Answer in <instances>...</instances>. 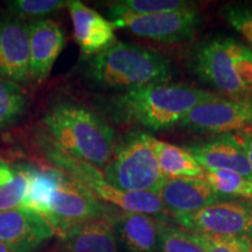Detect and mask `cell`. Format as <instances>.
<instances>
[{"mask_svg":"<svg viewBox=\"0 0 252 252\" xmlns=\"http://www.w3.org/2000/svg\"><path fill=\"white\" fill-rule=\"evenodd\" d=\"M48 137L60 149L81 161L105 168L117 146L113 128L81 104L59 102L43 115Z\"/></svg>","mask_w":252,"mask_h":252,"instance_id":"obj_1","label":"cell"},{"mask_svg":"<svg viewBox=\"0 0 252 252\" xmlns=\"http://www.w3.org/2000/svg\"><path fill=\"white\" fill-rule=\"evenodd\" d=\"M217 94L184 83H157L119 94L111 100L119 121L151 131L168 130L198 104Z\"/></svg>","mask_w":252,"mask_h":252,"instance_id":"obj_2","label":"cell"},{"mask_svg":"<svg viewBox=\"0 0 252 252\" xmlns=\"http://www.w3.org/2000/svg\"><path fill=\"white\" fill-rule=\"evenodd\" d=\"M84 75L94 87L123 94L171 82L174 70L168 60L153 50L117 41L104 52L90 56Z\"/></svg>","mask_w":252,"mask_h":252,"instance_id":"obj_3","label":"cell"},{"mask_svg":"<svg viewBox=\"0 0 252 252\" xmlns=\"http://www.w3.org/2000/svg\"><path fill=\"white\" fill-rule=\"evenodd\" d=\"M191 67L203 82L234 97L252 91V49L234 37L214 36L193 50Z\"/></svg>","mask_w":252,"mask_h":252,"instance_id":"obj_4","label":"cell"},{"mask_svg":"<svg viewBox=\"0 0 252 252\" xmlns=\"http://www.w3.org/2000/svg\"><path fill=\"white\" fill-rule=\"evenodd\" d=\"M39 147L50 163L55 168L83 185L99 201H104L119 208L124 213L161 215L167 214L161 198L152 191H123L113 187L106 181L105 176L99 168L86 161L72 158L60 149L48 135L42 137Z\"/></svg>","mask_w":252,"mask_h":252,"instance_id":"obj_5","label":"cell"},{"mask_svg":"<svg viewBox=\"0 0 252 252\" xmlns=\"http://www.w3.org/2000/svg\"><path fill=\"white\" fill-rule=\"evenodd\" d=\"M150 138L145 132H131L117 144L103 173L110 185L123 191L157 194L166 178L160 171Z\"/></svg>","mask_w":252,"mask_h":252,"instance_id":"obj_6","label":"cell"},{"mask_svg":"<svg viewBox=\"0 0 252 252\" xmlns=\"http://www.w3.org/2000/svg\"><path fill=\"white\" fill-rule=\"evenodd\" d=\"M109 15L115 27L126 28L134 35L166 45L191 40L200 25L195 7L171 13L137 15L111 4Z\"/></svg>","mask_w":252,"mask_h":252,"instance_id":"obj_7","label":"cell"},{"mask_svg":"<svg viewBox=\"0 0 252 252\" xmlns=\"http://www.w3.org/2000/svg\"><path fill=\"white\" fill-rule=\"evenodd\" d=\"M54 235L62 237L69 229L86 220L109 219L106 207L89 189L63 173L61 180L49 198L45 215Z\"/></svg>","mask_w":252,"mask_h":252,"instance_id":"obj_8","label":"cell"},{"mask_svg":"<svg viewBox=\"0 0 252 252\" xmlns=\"http://www.w3.org/2000/svg\"><path fill=\"white\" fill-rule=\"evenodd\" d=\"M193 234L252 239V204L239 201H216L197 212L173 216Z\"/></svg>","mask_w":252,"mask_h":252,"instance_id":"obj_9","label":"cell"},{"mask_svg":"<svg viewBox=\"0 0 252 252\" xmlns=\"http://www.w3.org/2000/svg\"><path fill=\"white\" fill-rule=\"evenodd\" d=\"M180 125L210 133L244 130L252 126V97L228 99L216 96L191 109Z\"/></svg>","mask_w":252,"mask_h":252,"instance_id":"obj_10","label":"cell"},{"mask_svg":"<svg viewBox=\"0 0 252 252\" xmlns=\"http://www.w3.org/2000/svg\"><path fill=\"white\" fill-rule=\"evenodd\" d=\"M0 77L27 86L30 74V28L23 18L0 13Z\"/></svg>","mask_w":252,"mask_h":252,"instance_id":"obj_11","label":"cell"},{"mask_svg":"<svg viewBox=\"0 0 252 252\" xmlns=\"http://www.w3.org/2000/svg\"><path fill=\"white\" fill-rule=\"evenodd\" d=\"M53 236L52 226L39 213L26 208L0 212V242L13 252H35Z\"/></svg>","mask_w":252,"mask_h":252,"instance_id":"obj_12","label":"cell"},{"mask_svg":"<svg viewBox=\"0 0 252 252\" xmlns=\"http://www.w3.org/2000/svg\"><path fill=\"white\" fill-rule=\"evenodd\" d=\"M30 28V74L31 81L41 83L48 77L53 65L65 45L62 27L49 19H36Z\"/></svg>","mask_w":252,"mask_h":252,"instance_id":"obj_13","label":"cell"},{"mask_svg":"<svg viewBox=\"0 0 252 252\" xmlns=\"http://www.w3.org/2000/svg\"><path fill=\"white\" fill-rule=\"evenodd\" d=\"M74 36L81 52L94 56L117 42L115 25L78 0L68 1Z\"/></svg>","mask_w":252,"mask_h":252,"instance_id":"obj_14","label":"cell"},{"mask_svg":"<svg viewBox=\"0 0 252 252\" xmlns=\"http://www.w3.org/2000/svg\"><path fill=\"white\" fill-rule=\"evenodd\" d=\"M189 152L203 167L209 171L235 172L252 180V172L247 157L234 134H224L214 139L186 146Z\"/></svg>","mask_w":252,"mask_h":252,"instance_id":"obj_15","label":"cell"},{"mask_svg":"<svg viewBox=\"0 0 252 252\" xmlns=\"http://www.w3.org/2000/svg\"><path fill=\"white\" fill-rule=\"evenodd\" d=\"M157 194L172 216L197 212L219 201L204 179H166Z\"/></svg>","mask_w":252,"mask_h":252,"instance_id":"obj_16","label":"cell"},{"mask_svg":"<svg viewBox=\"0 0 252 252\" xmlns=\"http://www.w3.org/2000/svg\"><path fill=\"white\" fill-rule=\"evenodd\" d=\"M61 252H118L115 226L109 219H94L72 226L60 237Z\"/></svg>","mask_w":252,"mask_h":252,"instance_id":"obj_17","label":"cell"},{"mask_svg":"<svg viewBox=\"0 0 252 252\" xmlns=\"http://www.w3.org/2000/svg\"><path fill=\"white\" fill-rule=\"evenodd\" d=\"M112 220L122 242L131 252H156L163 225L156 216L123 212Z\"/></svg>","mask_w":252,"mask_h":252,"instance_id":"obj_18","label":"cell"},{"mask_svg":"<svg viewBox=\"0 0 252 252\" xmlns=\"http://www.w3.org/2000/svg\"><path fill=\"white\" fill-rule=\"evenodd\" d=\"M151 146L166 179H203L206 171L186 147L165 143L151 135Z\"/></svg>","mask_w":252,"mask_h":252,"instance_id":"obj_19","label":"cell"},{"mask_svg":"<svg viewBox=\"0 0 252 252\" xmlns=\"http://www.w3.org/2000/svg\"><path fill=\"white\" fill-rule=\"evenodd\" d=\"M30 184L23 208L39 213L45 217L48 210L49 198L61 180L63 172L52 167H35L28 165Z\"/></svg>","mask_w":252,"mask_h":252,"instance_id":"obj_20","label":"cell"},{"mask_svg":"<svg viewBox=\"0 0 252 252\" xmlns=\"http://www.w3.org/2000/svg\"><path fill=\"white\" fill-rule=\"evenodd\" d=\"M204 180L217 196L234 197L252 204V180L235 172L209 171L204 173Z\"/></svg>","mask_w":252,"mask_h":252,"instance_id":"obj_21","label":"cell"},{"mask_svg":"<svg viewBox=\"0 0 252 252\" xmlns=\"http://www.w3.org/2000/svg\"><path fill=\"white\" fill-rule=\"evenodd\" d=\"M27 94L23 87L0 77V131L14 124L24 115Z\"/></svg>","mask_w":252,"mask_h":252,"instance_id":"obj_22","label":"cell"},{"mask_svg":"<svg viewBox=\"0 0 252 252\" xmlns=\"http://www.w3.org/2000/svg\"><path fill=\"white\" fill-rule=\"evenodd\" d=\"M30 184L28 165L13 167V178L0 187V212L23 208Z\"/></svg>","mask_w":252,"mask_h":252,"instance_id":"obj_23","label":"cell"},{"mask_svg":"<svg viewBox=\"0 0 252 252\" xmlns=\"http://www.w3.org/2000/svg\"><path fill=\"white\" fill-rule=\"evenodd\" d=\"M112 4L137 15L171 13L195 7L193 4L185 0H121Z\"/></svg>","mask_w":252,"mask_h":252,"instance_id":"obj_24","label":"cell"},{"mask_svg":"<svg viewBox=\"0 0 252 252\" xmlns=\"http://www.w3.org/2000/svg\"><path fill=\"white\" fill-rule=\"evenodd\" d=\"M64 0H9L6 2L8 13L19 18L46 17L63 7H67Z\"/></svg>","mask_w":252,"mask_h":252,"instance_id":"obj_25","label":"cell"},{"mask_svg":"<svg viewBox=\"0 0 252 252\" xmlns=\"http://www.w3.org/2000/svg\"><path fill=\"white\" fill-rule=\"evenodd\" d=\"M162 252H206L191 232L162 225L160 235Z\"/></svg>","mask_w":252,"mask_h":252,"instance_id":"obj_26","label":"cell"},{"mask_svg":"<svg viewBox=\"0 0 252 252\" xmlns=\"http://www.w3.org/2000/svg\"><path fill=\"white\" fill-rule=\"evenodd\" d=\"M193 235L206 252H252V239L216 235Z\"/></svg>","mask_w":252,"mask_h":252,"instance_id":"obj_27","label":"cell"},{"mask_svg":"<svg viewBox=\"0 0 252 252\" xmlns=\"http://www.w3.org/2000/svg\"><path fill=\"white\" fill-rule=\"evenodd\" d=\"M222 15L252 47V5L226 6L222 9Z\"/></svg>","mask_w":252,"mask_h":252,"instance_id":"obj_28","label":"cell"},{"mask_svg":"<svg viewBox=\"0 0 252 252\" xmlns=\"http://www.w3.org/2000/svg\"><path fill=\"white\" fill-rule=\"evenodd\" d=\"M234 137L247 157V160L252 172V128L248 127L244 130L237 131L234 133Z\"/></svg>","mask_w":252,"mask_h":252,"instance_id":"obj_29","label":"cell"},{"mask_svg":"<svg viewBox=\"0 0 252 252\" xmlns=\"http://www.w3.org/2000/svg\"><path fill=\"white\" fill-rule=\"evenodd\" d=\"M13 178V167L0 158V187Z\"/></svg>","mask_w":252,"mask_h":252,"instance_id":"obj_30","label":"cell"},{"mask_svg":"<svg viewBox=\"0 0 252 252\" xmlns=\"http://www.w3.org/2000/svg\"><path fill=\"white\" fill-rule=\"evenodd\" d=\"M0 252H13V251H12L9 248L6 247L2 242H0Z\"/></svg>","mask_w":252,"mask_h":252,"instance_id":"obj_31","label":"cell"}]
</instances>
